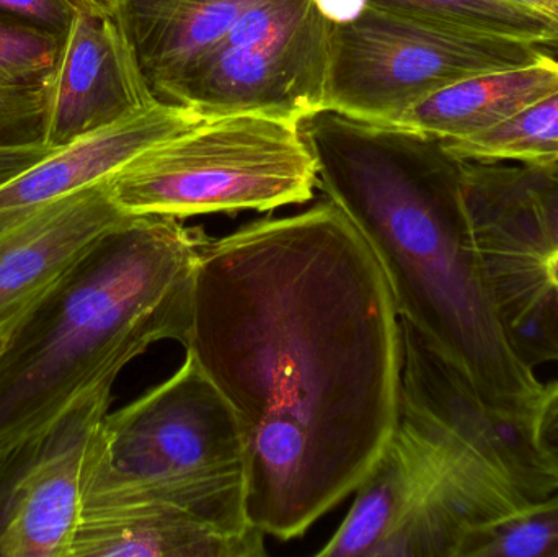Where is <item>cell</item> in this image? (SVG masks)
Segmentation results:
<instances>
[{
	"label": "cell",
	"mask_w": 558,
	"mask_h": 557,
	"mask_svg": "<svg viewBox=\"0 0 558 557\" xmlns=\"http://www.w3.org/2000/svg\"><path fill=\"white\" fill-rule=\"evenodd\" d=\"M182 346L244 432L248 519L281 542L353 494L399 424L402 320L330 199L206 235Z\"/></svg>",
	"instance_id": "cell-1"
},
{
	"label": "cell",
	"mask_w": 558,
	"mask_h": 557,
	"mask_svg": "<svg viewBox=\"0 0 558 557\" xmlns=\"http://www.w3.org/2000/svg\"><path fill=\"white\" fill-rule=\"evenodd\" d=\"M456 557H558V489L465 532Z\"/></svg>",
	"instance_id": "cell-20"
},
{
	"label": "cell",
	"mask_w": 558,
	"mask_h": 557,
	"mask_svg": "<svg viewBox=\"0 0 558 557\" xmlns=\"http://www.w3.org/2000/svg\"><path fill=\"white\" fill-rule=\"evenodd\" d=\"M10 330H0V349H2L3 340H5L7 334H9Z\"/></svg>",
	"instance_id": "cell-29"
},
{
	"label": "cell",
	"mask_w": 558,
	"mask_h": 557,
	"mask_svg": "<svg viewBox=\"0 0 558 557\" xmlns=\"http://www.w3.org/2000/svg\"><path fill=\"white\" fill-rule=\"evenodd\" d=\"M205 118L190 108L157 100L124 120L52 150L0 185V232L48 203L108 179L147 147Z\"/></svg>",
	"instance_id": "cell-13"
},
{
	"label": "cell",
	"mask_w": 558,
	"mask_h": 557,
	"mask_svg": "<svg viewBox=\"0 0 558 557\" xmlns=\"http://www.w3.org/2000/svg\"><path fill=\"white\" fill-rule=\"evenodd\" d=\"M205 238L172 216L131 215L33 304L0 349V441L117 382L154 343H183Z\"/></svg>",
	"instance_id": "cell-3"
},
{
	"label": "cell",
	"mask_w": 558,
	"mask_h": 557,
	"mask_svg": "<svg viewBox=\"0 0 558 557\" xmlns=\"http://www.w3.org/2000/svg\"><path fill=\"white\" fill-rule=\"evenodd\" d=\"M558 92V59L544 55L531 64L454 82L407 108L392 123L439 141L484 133Z\"/></svg>",
	"instance_id": "cell-17"
},
{
	"label": "cell",
	"mask_w": 558,
	"mask_h": 557,
	"mask_svg": "<svg viewBox=\"0 0 558 557\" xmlns=\"http://www.w3.org/2000/svg\"><path fill=\"white\" fill-rule=\"evenodd\" d=\"M114 383L0 441V557H72Z\"/></svg>",
	"instance_id": "cell-9"
},
{
	"label": "cell",
	"mask_w": 558,
	"mask_h": 557,
	"mask_svg": "<svg viewBox=\"0 0 558 557\" xmlns=\"http://www.w3.org/2000/svg\"><path fill=\"white\" fill-rule=\"evenodd\" d=\"M19 104V94H0V113L13 110Z\"/></svg>",
	"instance_id": "cell-28"
},
{
	"label": "cell",
	"mask_w": 558,
	"mask_h": 557,
	"mask_svg": "<svg viewBox=\"0 0 558 557\" xmlns=\"http://www.w3.org/2000/svg\"><path fill=\"white\" fill-rule=\"evenodd\" d=\"M510 2L558 25V0H510Z\"/></svg>",
	"instance_id": "cell-26"
},
{
	"label": "cell",
	"mask_w": 558,
	"mask_h": 557,
	"mask_svg": "<svg viewBox=\"0 0 558 557\" xmlns=\"http://www.w3.org/2000/svg\"><path fill=\"white\" fill-rule=\"evenodd\" d=\"M461 172L475 251L508 340L531 368L558 365V162H461Z\"/></svg>",
	"instance_id": "cell-6"
},
{
	"label": "cell",
	"mask_w": 558,
	"mask_h": 557,
	"mask_svg": "<svg viewBox=\"0 0 558 557\" xmlns=\"http://www.w3.org/2000/svg\"><path fill=\"white\" fill-rule=\"evenodd\" d=\"M38 136V114L0 113V185L54 150Z\"/></svg>",
	"instance_id": "cell-22"
},
{
	"label": "cell",
	"mask_w": 558,
	"mask_h": 557,
	"mask_svg": "<svg viewBox=\"0 0 558 557\" xmlns=\"http://www.w3.org/2000/svg\"><path fill=\"white\" fill-rule=\"evenodd\" d=\"M92 484L234 532L247 512V448L234 409L186 353L179 372L108 412Z\"/></svg>",
	"instance_id": "cell-4"
},
{
	"label": "cell",
	"mask_w": 558,
	"mask_h": 557,
	"mask_svg": "<svg viewBox=\"0 0 558 557\" xmlns=\"http://www.w3.org/2000/svg\"><path fill=\"white\" fill-rule=\"evenodd\" d=\"M154 101L117 16L78 2L45 82L41 143L59 149Z\"/></svg>",
	"instance_id": "cell-11"
},
{
	"label": "cell",
	"mask_w": 558,
	"mask_h": 557,
	"mask_svg": "<svg viewBox=\"0 0 558 557\" xmlns=\"http://www.w3.org/2000/svg\"><path fill=\"white\" fill-rule=\"evenodd\" d=\"M441 144L446 154L461 162H520L523 166L556 164L558 92L484 133L464 140L441 141Z\"/></svg>",
	"instance_id": "cell-18"
},
{
	"label": "cell",
	"mask_w": 558,
	"mask_h": 557,
	"mask_svg": "<svg viewBox=\"0 0 558 557\" xmlns=\"http://www.w3.org/2000/svg\"><path fill=\"white\" fill-rule=\"evenodd\" d=\"M265 536L87 487L72 557H262Z\"/></svg>",
	"instance_id": "cell-14"
},
{
	"label": "cell",
	"mask_w": 558,
	"mask_h": 557,
	"mask_svg": "<svg viewBox=\"0 0 558 557\" xmlns=\"http://www.w3.org/2000/svg\"><path fill=\"white\" fill-rule=\"evenodd\" d=\"M255 0H118L117 20L159 101L202 62Z\"/></svg>",
	"instance_id": "cell-16"
},
{
	"label": "cell",
	"mask_w": 558,
	"mask_h": 557,
	"mask_svg": "<svg viewBox=\"0 0 558 557\" xmlns=\"http://www.w3.org/2000/svg\"><path fill=\"white\" fill-rule=\"evenodd\" d=\"M544 55V46L533 43L367 5L353 22L331 26L324 110L393 121L454 82L531 64Z\"/></svg>",
	"instance_id": "cell-7"
},
{
	"label": "cell",
	"mask_w": 558,
	"mask_h": 557,
	"mask_svg": "<svg viewBox=\"0 0 558 557\" xmlns=\"http://www.w3.org/2000/svg\"><path fill=\"white\" fill-rule=\"evenodd\" d=\"M531 434L541 463L558 483V379L544 385L531 414Z\"/></svg>",
	"instance_id": "cell-24"
},
{
	"label": "cell",
	"mask_w": 558,
	"mask_h": 557,
	"mask_svg": "<svg viewBox=\"0 0 558 557\" xmlns=\"http://www.w3.org/2000/svg\"><path fill=\"white\" fill-rule=\"evenodd\" d=\"M318 186L298 121L267 113L206 117L159 141L110 177L128 215L172 218L301 205Z\"/></svg>",
	"instance_id": "cell-5"
},
{
	"label": "cell",
	"mask_w": 558,
	"mask_h": 557,
	"mask_svg": "<svg viewBox=\"0 0 558 557\" xmlns=\"http://www.w3.org/2000/svg\"><path fill=\"white\" fill-rule=\"evenodd\" d=\"M78 2L85 3L90 9L98 10V12L117 15L118 0H78Z\"/></svg>",
	"instance_id": "cell-27"
},
{
	"label": "cell",
	"mask_w": 558,
	"mask_h": 557,
	"mask_svg": "<svg viewBox=\"0 0 558 557\" xmlns=\"http://www.w3.org/2000/svg\"><path fill=\"white\" fill-rule=\"evenodd\" d=\"M442 473L438 447L412 422L399 417L389 444L356 487L347 519L320 557H379L402 523L425 502Z\"/></svg>",
	"instance_id": "cell-15"
},
{
	"label": "cell",
	"mask_w": 558,
	"mask_h": 557,
	"mask_svg": "<svg viewBox=\"0 0 558 557\" xmlns=\"http://www.w3.org/2000/svg\"><path fill=\"white\" fill-rule=\"evenodd\" d=\"M331 26L314 0H255L163 104L299 123L324 110Z\"/></svg>",
	"instance_id": "cell-8"
},
{
	"label": "cell",
	"mask_w": 558,
	"mask_h": 557,
	"mask_svg": "<svg viewBox=\"0 0 558 557\" xmlns=\"http://www.w3.org/2000/svg\"><path fill=\"white\" fill-rule=\"evenodd\" d=\"M61 41L43 29L0 22V94L45 87Z\"/></svg>",
	"instance_id": "cell-21"
},
{
	"label": "cell",
	"mask_w": 558,
	"mask_h": 557,
	"mask_svg": "<svg viewBox=\"0 0 558 557\" xmlns=\"http://www.w3.org/2000/svg\"><path fill=\"white\" fill-rule=\"evenodd\" d=\"M131 215L110 177L56 199L0 232V330H10L104 235Z\"/></svg>",
	"instance_id": "cell-12"
},
{
	"label": "cell",
	"mask_w": 558,
	"mask_h": 557,
	"mask_svg": "<svg viewBox=\"0 0 558 557\" xmlns=\"http://www.w3.org/2000/svg\"><path fill=\"white\" fill-rule=\"evenodd\" d=\"M402 320L400 412L485 476L536 502L558 489L534 448L531 419L495 408L412 324Z\"/></svg>",
	"instance_id": "cell-10"
},
{
	"label": "cell",
	"mask_w": 558,
	"mask_h": 557,
	"mask_svg": "<svg viewBox=\"0 0 558 557\" xmlns=\"http://www.w3.org/2000/svg\"><path fill=\"white\" fill-rule=\"evenodd\" d=\"M325 19L333 23H350L367 7V0H314Z\"/></svg>",
	"instance_id": "cell-25"
},
{
	"label": "cell",
	"mask_w": 558,
	"mask_h": 557,
	"mask_svg": "<svg viewBox=\"0 0 558 557\" xmlns=\"http://www.w3.org/2000/svg\"><path fill=\"white\" fill-rule=\"evenodd\" d=\"M299 130L318 186L376 254L400 319L495 408L531 417L544 383L498 316L465 211L461 162L441 141L392 121L320 110Z\"/></svg>",
	"instance_id": "cell-2"
},
{
	"label": "cell",
	"mask_w": 558,
	"mask_h": 557,
	"mask_svg": "<svg viewBox=\"0 0 558 557\" xmlns=\"http://www.w3.org/2000/svg\"><path fill=\"white\" fill-rule=\"evenodd\" d=\"M78 0H0V22L64 36Z\"/></svg>",
	"instance_id": "cell-23"
},
{
	"label": "cell",
	"mask_w": 558,
	"mask_h": 557,
	"mask_svg": "<svg viewBox=\"0 0 558 557\" xmlns=\"http://www.w3.org/2000/svg\"><path fill=\"white\" fill-rule=\"evenodd\" d=\"M367 5L410 13L481 35L558 46L556 23L510 0H367Z\"/></svg>",
	"instance_id": "cell-19"
}]
</instances>
